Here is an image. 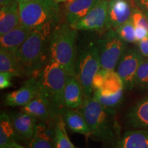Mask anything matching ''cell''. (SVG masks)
Wrapping results in <instances>:
<instances>
[{
	"instance_id": "28",
	"label": "cell",
	"mask_w": 148,
	"mask_h": 148,
	"mask_svg": "<svg viewBox=\"0 0 148 148\" xmlns=\"http://www.w3.org/2000/svg\"><path fill=\"white\" fill-rule=\"evenodd\" d=\"M135 86L144 90H148V58H144L138 67L135 79Z\"/></svg>"
},
{
	"instance_id": "17",
	"label": "cell",
	"mask_w": 148,
	"mask_h": 148,
	"mask_svg": "<svg viewBox=\"0 0 148 148\" xmlns=\"http://www.w3.org/2000/svg\"><path fill=\"white\" fill-rule=\"evenodd\" d=\"M62 118L66 126L72 132L84 135L91 136L90 128L82 110L77 109H66L62 114Z\"/></svg>"
},
{
	"instance_id": "34",
	"label": "cell",
	"mask_w": 148,
	"mask_h": 148,
	"mask_svg": "<svg viewBox=\"0 0 148 148\" xmlns=\"http://www.w3.org/2000/svg\"><path fill=\"white\" fill-rule=\"evenodd\" d=\"M15 2H17V0H0V7L3 8V7L8 6Z\"/></svg>"
},
{
	"instance_id": "21",
	"label": "cell",
	"mask_w": 148,
	"mask_h": 148,
	"mask_svg": "<svg viewBox=\"0 0 148 148\" xmlns=\"http://www.w3.org/2000/svg\"><path fill=\"white\" fill-rule=\"evenodd\" d=\"M15 133L10 116L4 112L1 113L0 116V148H25L16 142Z\"/></svg>"
},
{
	"instance_id": "27",
	"label": "cell",
	"mask_w": 148,
	"mask_h": 148,
	"mask_svg": "<svg viewBox=\"0 0 148 148\" xmlns=\"http://www.w3.org/2000/svg\"><path fill=\"white\" fill-rule=\"evenodd\" d=\"M114 29L120 38L127 43V42L132 43V42H136V38H135V27L133 25L131 19Z\"/></svg>"
},
{
	"instance_id": "26",
	"label": "cell",
	"mask_w": 148,
	"mask_h": 148,
	"mask_svg": "<svg viewBox=\"0 0 148 148\" xmlns=\"http://www.w3.org/2000/svg\"><path fill=\"white\" fill-rule=\"evenodd\" d=\"M92 96L101 103L103 107L109 110H114L121 103L123 96V90L112 94L103 92L101 90H94Z\"/></svg>"
},
{
	"instance_id": "10",
	"label": "cell",
	"mask_w": 148,
	"mask_h": 148,
	"mask_svg": "<svg viewBox=\"0 0 148 148\" xmlns=\"http://www.w3.org/2000/svg\"><path fill=\"white\" fill-rule=\"evenodd\" d=\"M39 93L38 75L29 77L21 87L8 92L5 96L4 103L7 106L23 107Z\"/></svg>"
},
{
	"instance_id": "11",
	"label": "cell",
	"mask_w": 148,
	"mask_h": 148,
	"mask_svg": "<svg viewBox=\"0 0 148 148\" xmlns=\"http://www.w3.org/2000/svg\"><path fill=\"white\" fill-rule=\"evenodd\" d=\"M21 110L34 116L40 122L49 126L55 123L60 116L55 113L46 98L40 92L27 104L21 107Z\"/></svg>"
},
{
	"instance_id": "8",
	"label": "cell",
	"mask_w": 148,
	"mask_h": 148,
	"mask_svg": "<svg viewBox=\"0 0 148 148\" xmlns=\"http://www.w3.org/2000/svg\"><path fill=\"white\" fill-rule=\"evenodd\" d=\"M143 59L138 49L133 47L127 48L122 56L116 71L123 81L125 89L130 90L135 86L136 73Z\"/></svg>"
},
{
	"instance_id": "31",
	"label": "cell",
	"mask_w": 148,
	"mask_h": 148,
	"mask_svg": "<svg viewBox=\"0 0 148 148\" xmlns=\"http://www.w3.org/2000/svg\"><path fill=\"white\" fill-rule=\"evenodd\" d=\"M138 49L144 58H148V36L138 42Z\"/></svg>"
},
{
	"instance_id": "4",
	"label": "cell",
	"mask_w": 148,
	"mask_h": 148,
	"mask_svg": "<svg viewBox=\"0 0 148 148\" xmlns=\"http://www.w3.org/2000/svg\"><path fill=\"white\" fill-rule=\"evenodd\" d=\"M52 32L49 29H33L16 50L15 56L27 76L38 75L47 63L46 41Z\"/></svg>"
},
{
	"instance_id": "2",
	"label": "cell",
	"mask_w": 148,
	"mask_h": 148,
	"mask_svg": "<svg viewBox=\"0 0 148 148\" xmlns=\"http://www.w3.org/2000/svg\"><path fill=\"white\" fill-rule=\"evenodd\" d=\"M68 74L60 64L49 60L38 75L39 92L46 98L58 116L66 109L64 101V87Z\"/></svg>"
},
{
	"instance_id": "13",
	"label": "cell",
	"mask_w": 148,
	"mask_h": 148,
	"mask_svg": "<svg viewBox=\"0 0 148 148\" xmlns=\"http://www.w3.org/2000/svg\"><path fill=\"white\" fill-rule=\"evenodd\" d=\"M85 100L84 92L76 75H69L64 87V101L67 109H77Z\"/></svg>"
},
{
	"instance_id": "35",
	"label": "cell",
	"mask_w": 148,
	"mask_h": 148,
	"mask_svg": "<svg viewBox=\"0 0 148 148\" xmlns=\"http://www.w3.org/2000/svg\"><path fill=\"white\" fill-rule=\"evenodd\" d=\"M57 3H61V2H69L71 0H54Z\"/></svg>"
},
{
	"instance_id": "20",
	"label": "cell",
	"mask_w": 148,
	"mask_h": 148,
	"mask_svg": "<svg viewBox=\"0 0 148 148\" xmlns=\"http://www.w3.org/2000/svg\"><path fill=\"white\" fill-rule=\"evenodd\" d=\"M21 25L18 2L0 9V35H3Z\"/></svg>"
},
{
	"instance_id": "5",
	"label": "cell",
	"mask_w": 148,
	"mask_h": 148,
	"mask_svg": "<svg viewBox=\"0 0 148 148\" xmlns=\"http://www.w3.org/2000/svg\"><path fill=\"white\" fill-rule=\"evenodd\" d=\"M21 24L32 29L53 30L60 18V9L54 0H30L18 3Z\"/></svg>"
},
{
	"instance_id": "25",
	"label": "cell",
	"mask_w": 148,
	"mask_h": 148,
	"mask_svg": "<svg viewBox=\"0 0 148 148\" xmlns=\"http://www.w3.org/2000/svg\"><path fill=\"white\" fill-rule=\"evenodd\" d=\"M53 143L54 148H75L68 136L62 116L56 119L53 125Z\"/></svg>"
},
{
	"instance_id": "24",
	"label": "cell",
	"mask_w": 148,
	"mask_h": 148,
	"mask_svg": "<svg viewBox=\"0 0 148 148\" xmlns=\"http://www.w3.org/2000/svg\"><path fill=\"white\" fill-rule=\"evenodd\" d=\"M124 84L117 72L114 70L104 69L103 84L99 90L103 92L114 94L124 90Z\"/></svg>"
},
{
	"instance_id": "30",
	"label": "cell",
	"mask_w": 148,
	"mask_h": 148,
	"mask_svg": "<svg viewBox=\"0 0 148 148\" xmlns=\"http://www.w3.org/2000/svg\"><path fill=\"white\" fill-rule=\"evenodd\" d=\"M13 77L12 75L8 73L0 72V88L1 90L10 88L12 86V78Z\"/></svg>"
},
{
	"instance_id": "14",
	"label": "cell",
	"mask_w": 148,
	"mask_h": 148,
	"mask_svg": "<svg viewBox=\"0 0 148 148\" xmlns=\"http://www.w3.org/2000/svg\"><path fill=\"white\" fill-rule=\"evenodd\" d=\"M9 116L16 133L27 140H30L34 135L38 119L21 110L19 112H12Z\"/></svg>"
},
{
	"instance_id": "1",
	"label": "cell",
	"mask_w": 148,
	"mask_h": 148,
	"mask_svg": "<svg viewBox=\"0 0 148 148\" xmlns=\"http://www.w3.org/2000/svg\"><path fill=\"white\" fill-rule=\"evenodd\" d=\"M77 36V29L68 23L56 27L49 36V60L60 64L69 75H75Z\"/></svg>"
},
{
	"instance_id": "19",
	"label": "cell",
	"mask_w": 148,
	"mask_h": 148,
	"mask_svg": "<svg viewBox=\"0 0 148 148\" xmlns=\"http://www.w3.org/2000/svg\"><path fill=\"white\" fill-rule=\"evenodd\" d=\"M114 148H148V130L127 131L116 142Z\"/></svg>"
},
{
	"instance_id": "15",
	"label": "cell",
	"mask_w": 148,
	"mask_h": 148,
	"mask_svg": "<svg viewBox=\"0 0 148 148\" xmlns=\"http://www.w3.org/2000/svg\"><path fill=\"white\" fill-rule=\"evenodd\" d=\"M32 31V29L21 24L0 36V48H3L8 52L15 55L16 50L26 40Z\"/></svg>"
},
{
	"instance_id": "9",
	"label": "cell",
	"mask_w": 148,
	"mask_h": 148,
	"mask_svg": "<svg viewBox=\"0 0 148 148\" xmlns=\"http://www.w3.org/2000/svg\"><path fill=\"white\" fill-rule=\"evenodd\" d=\"M108 0H101L80 21L71 25L77 30L100 32L108 29Z\"/></svg>"
},
{
	"instance_id": "29",
	"label": "cell",
	"mask_w": 148,
	"mask_h": 148,
	"mask_svg": "<svg viewBox=\"0 0 148 148\" xmlns=\"http://www.w3.org/2000/svg\"><path fill=\"white\" fill-rule=\"evenodd\" d=\"M131 21L134 27H143L148 29V18L145 12L138 8L136 5L133 7Z\"/></svg>"
},
{
	"instance_id": "7",
	"label": "cell",
	"mask_w": 148,
	"mask_h": 148,
	"mask_svg": "<svg viewBox=\"0 0 148 148\" xmlns=\"http://www.w3.org/2000/svg\"><path fill=\"white\" fill-rule=\"evenodd\" d=\"M102 69L114 70L127 49V42L122 40L114 29H108L97 43Z\"/></svg>"
},
{
	"instance_id": "12",
	"label": "cell",
	"mask_w": 148,
	"mask_h": 148,
	"mask_svg": "<svg viewBox=\"0 0 148 148\" xmlns=\"http://www.w3.org/2000/svg\"><path fill=\"white\" fill-rule=\"evenodd\" d=\"M134 0H108V29H116L131 18Z\"/></svg>"
},
{
	"instance_id": "3",
	"label": "cell",
	"mask_w": 148,
	"mask_h": 148,
	"mask_svg": "<svg viewBox=\"0 0 148 148\" xmlns=\"http://www.w3.org/2000/svg\"><path fill=\"white\" fill-rule=\"evenodd\" d=\"M81 108L91 132L90 136L106 145L113 143L116 133L115 111L103 107L93 96L85 98Z\"/></svg>"
},
{
	"instance_id": "16",
	"label": "cell",
	"mask_w": 148,
	"mask_h": 148,
	"mask_svg": "<svg viewBox=\"0 0 148 148\" xmlns=\"http://www.w3.org/2000/svg\"><path fill=\"white\" fill-rule=\"evenodd\" d=\"M101 0H71L68 2L66 10V18L70 25L77 23Z\"/></svg>"
},
{
	"instance_id": "33",
	"label": "cell",
	"mask_w": 148,
	"mask_h": 148,
	"mask_svg": "<svg viewBox=\"0 0 148 148\" xmlns=\"http://www.w3.org/2000/svg\"><path fill=\"white\" fill-rule=\"evenodd\" d=\"M134 2L140 10L148 12V0H134Z\"/></svg>"
},
{
	"instance_id": "36",
	"label": "cell",
	"mask_w": 148,
	"mask_h": 148,
	"mask_svg": "<svg viewBox=\"0 0 148 148\" xmlns=\"http://www.w3.org/2000/svg\"><path fill=\"white\" fill-rule=\"evenodd\" d=\"M30 1V0H17L18 3H23V2H26V1Z\"/></svg>"
},
{
	"instance_id": "23",
	"label": "cell",
	"mask_w": 148,
	"mask_h": 148,
	"mask_svg": "<svg viewBox=\"0 0 148 148\" xmlns=\"http://www.w3.org/2000/svg\"><path fill=\"white\" fill-rule=\"evenodd\" d=\"M0 72L10 73L13 77L26 75L23 66L15 55L3 48H0Z\"/></svg>"
},
{
	"instance_id": "22",
	"label": "cell",
	"mask_w": 148,
	"mask_h": 148,
	"mask_svg": "<svg viewBox=\"0 0 148 148\" xmlns=\"http://www.w3.org/2000/svg\"><path fill=\"white\" fill-rule=\"evenodd\" d=\"M45 123H37L32 138L29 142V148H54L53 128L49 129Z\"/></svg>"
},
{
	"instance_id": "37",
	"label": "cell",
	"mask_w": 148,
	"mask_h": 148,
	"mask_svg": "<svg viewBox=\"0 0 148 148\" xmlns=\"http://www.w3.org/2000/svg\"><path fill=\"white\" fill-rule=\"evenodd\" d=\"M145 12L146 15H147V18H148V12Z\"/></svg>"
},
{
	"instance_id": "6",
	"label": "cell",
	"mask_w": 148,
	"mask_h": 148,
	"mask_svg": "<svg viewBox=\"0 0 148 148\" xmlns=\"http://www.w3.org/2000/svg\"><path fill=\"white\" fill-rule=\"evenodd\" d=\"M101 68L97 44L91 43L77 56L75 64V75L84 92L85 98L92 96V80Z\"/></svg>"
},
{
	"instance_id": "32",
	"label": "cell",
	"mask_w": 148,
	"mask_h": 148,
	"mask_svg": "<svg viewBox=\"0 0 148 148\" xmlns=\"http://www.w3.org/2000/svg\"><path fill=\"white\" fill-rule=\"evenodd\" d=\"M148 36V29L143 27H135V38L136 42H139Z\"/></svg>"
},
{
	"instance_id": "18",
	"label": "cell",
	"mask_w": 148,
	"mask_h": 148,
	"mask_svg": "<svg viewBox=\"0 0 148 148\" xmlns=\"http://www.w3.org/2000/svg\"><path fill=\"white\" fill-rule=\"evenodd\" d=\"M127 121L131 126L148 130V96L141 99L130 108Z\"/></svg>"
}]
</instances>
